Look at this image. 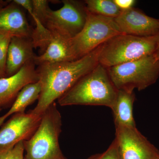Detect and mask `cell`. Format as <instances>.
Segmentation results:
<instances>
[{"label":"cell","instance_id":"1","mask_svg":"<svg viewBox=\"0 0 159 159\" xmlns=\"http://www.w3.org/2000/svg\"><path fill=\"white\" fill-rule=\"evenodd\" d=\"M102 45L76 60L39 65L36 70L41 84V91L36 106L29 112L41 116L55 100H58L79 80L93 70L99 64Z\"/></svg>","mask_w":159,"mask_h":159},{"label":"cell","instance_id":"2","mask_svg":"<svg viewBox=\"0 0 159 159\" xmlns=\"http://www.w3.org/2000/svg\"><path fill=\"white\" fill-rule=\"evenodd\" d=\"M117 93L107 68L99 63L60 97L57 102L61 106H104L111 109Z\"/></svg>","mask_w":159,"mask_h":159},{"label":"cell","instance_id":"3","mask_svg":"<svg viewBox=\"0 0 159 159\" xmlns=\"http://www.w3.org/2000/svg\"><path fill=\"white\" fill-rule=\"evenodd\" d=\"M61 117L54 102L42 116L38 127L24 142L25 159H67L60 147Z\"/></svg>","mask_w":159,"mask_h":159},{"label":"cell","instance_id":"4","mask_svg":"<svg viewBox=\"0 0 159 159\" xmlns=\"http://www.w3.org/2000/svg\"><path fill=\"white\" fill-rule=\"evenodd\" d=\"M156 46V36L118 34L101 46L99 63L108 68L140 59L154 54Z\"/></svg>","mask_w":159,"mask_h":159},{"label":"cell","instance_id":"5","mask_svg":"<svg viewBox=\"0 0 159 159\" xmlns=\"http://www.w3.org/2000/svg\"><path fill=\"white\" fill-rule=\"evenodd\" d=\"M110 78L117 89L143 90L156 82L159 60L154 54L107 68Z\"/></svg>","mask_w":159,"mask_h":159},{"label":"cell","instance_id":"6","mask_svg":"<svg viewBox=\"0 0 159 159\" xmlns=\"http://www.w3.org/2000/svg\"><path fill=\"white\" fill-rule=\"evenodd\" d=\"M122 34L115 19L88 11L85 25L77 35L70 39L76 59L92 52L114 36Z\"/></svg>","mask_w":159,"mask_h":159},{"label":"cell","instance_id":"7","mask_svg":"<svg viewBox=\"0 0 159 159\" xmlns=\"http://www.w3.org/2000/svg\"><path fill=\"white\" fill-rule=\"evenodd\" d=\"M63 6L57 10L49 9L43 25L48 30L63 37L72 39L85 25L88 11L84 2L63 0Z\"/></svg>","mask_w":159,"mask_h":159},{"label":"cell","instance_id":"8","mask_svg":"<svg viewBox=\"0 0 159 159\" xmlns=\"http://www.w3.org/2000/svg\"><path fill=\"white\" fill-rule=\"evenodd\" d=\"M116 141L122 159H159V151L136 128L116 126Z\"/></svg>","mask_w":159,"mask_h":159},{"label":"cell","instance_id":"9","mask_svg":"<svg viewBox=\"0 0 159 159\" xmlns=\"http://www.w3.org/2000/svg\"><path fill=\"white\" fill-rule=\"evenodd\" d=\"M42 116L29 112L17 113L0 129V153L13 148L19 142L28 140L36 130Z\"/></svg>","mask_w":159,"mask_h":159},{"label":"cell","instance_id":"10","mask_svg":"<svg viewBox=\"0 0 159 159\" xmlns=\"http://www.w3.org/2000/svg\"><path fill=\"white\" fill-rule=\"evenodd\" d=\"M115 20L122 34L150 37L159 33V19L150 17L134 7L121 11Z\"/></svg>","mask_w":159,"mask_h":159},{"label":"cell","instance_id":"11","mask_svg":"<svg viewBox=\"0 0 159 159\" xmlns=\"http://www.w3.org/2000/svg\"><path fill=\"white\" fill-rule=\"evenodd\" d=\"M34 61L26 63L16 74L0 78V109L15 100L22 89L39 80Z\"/></svg>","mask_w":159,"mask_h":159},{"label":"cell","instance_id":"12","mask_svg":"<svg viewBox=\"0 0 159 159\" xmlns=\"http://www.w3.org/2000/svg\"><path fill=\"white\" fill-rule=\"evenodd\" d=\"M33 48L31 37H11L6 58V77L14 75L26 63L34 61L36 56Z\"/></svg>","mask_w":159,"mask_h":159},{"label":"cell","instance_id":"13","mask_svg":"<svg viewBox=\"0 0 159 159\" xmlns=\"http://www.w3.org/2000/svg\"><path fill=\"white\" fill-rule=\"evenodd\" d=\"M33 31L18 5L12 2L0 8V33L11 37H31Z\"/></svg>","mask_w":159,"mask_h":159},{"label":"cell","instance_id":"14","mask_svg":"<svg viewBox=\"0 0 159 159\" xmlns=\"http://www.w3.org/2000/svg\"><path fill=\"white\" fill-rule=\"evenodd\" d=\"M51 32V39L46 50L41 55L35 57L34 63L39 65L44 63L65 62L77 60L71 47V39Z\"/></svg>","mask_w":159,"mask_h":159},{"label":"cell","instance_id":"15","mask_svg":"<svg viewBox=\"0 0 159 159\" xmlns=\"http://www.w3.org/2000/svg\"><path fill=\"white\" fill-rule=\"evenodd\" d=\"M135 96L134 91L118 90L116 101L111 109L116 126L136 127L133 116V105Z\"/></svg>","mask_w":159,"mask_h":159},{"label":"cell","instance_id":"16","mask_svg":"<svg viewBox=\"0 0 159 159\" xmlns=\"http://www.w3.org/2000/svg\"><path fill=\"white\" fill-rule=\"evenodd\" d=\"M41 91V84L39 80L29 84L24 87L18 94L13 104L7 113L0 119L3 122L6 118L17 113L25 112L26 108L38 100Z\"/></svg>","mask_w":159,"mask_h":159},{"label":"cell","instance_id":"17","mask_svg":"<svg viewBox=\"0 0 159 159\" xmlns=\"http://www.w3.org/2000/svg\"><path fill=\"white\" fill-rule=\"evenodd\" d=\"M84 3L88 12L104 17L116 19L122 11L113 0H86Z\"/></svg>","mask_w":159,"mask_h":159},{"label":"cell","instance_id":"18","mask_svg":"<svg viewBox=\"0 0 159 159\" xmlns=\"http://www.w3.org/2000/svg\"><path fill=\"white\" fill-rule=\"evenodd\" d=\"M11 36L0 33V71L6 76V58Z\"/></svg>","mask_w":159,"mask_h":159},{"label":"cell","instance_id":"19","mask_svg":"<svg viewBox=\"0 0 159 159\" xmlns=\"http://www.w3.org/2000/svg\"><path fill=\"white\" fill-rule=\"evenodd\" d=\"M31 1L33 14L43 25L47 12L50 9L49 1L47 0H31Z\"/></svg>","mask_w":159,"mask_h":159},{"label":"cell","instance_id":"20","mask_svg":"<svg viewBox=\"0 0 159 159\" xmlns=\"http://www.w3.org/2000/svg\"><path fill=\"white\" fill-rule=\"evenodd\" d=\"M87 159H122L119 152L118 144L116 139L113 141L108 148L102 153L92 156Z\"/></svg>","mask_w":159,"mask_h":159},{"label":"cell","instance_id":"21","mask_svg":"<svg viewBox=\"0 0 159 159\" xmlns=\"http://www.w3.org/2000/svg\"><path fill=\"white\" fill-rule=\"evenodd\" d=\"M24 142H19L8 151L0 153V159H25Z\"/></svg>","mask_w":159,"mask_h":159},{"label":"cell","instance_id":"22","mask_svg":"<svg viewBox=\"0 0 159 159\" xmlns=\"http://www.w3.org/2000/svg\"><path fill=\"white\" fill-rule=\"evenodd\" d=\"M114 2L121 11L133 8L136 1L134 0H113Z\"/></svg>","mask_w":159,"mask_h":159},{"label":"cell","instance_id":"23","mask_svg":"<svg viewBox=\"0 0 159 159\" xmlns=\"http://www.w3.org/2000/svg\"><path fill=\"white\" fill-rule=\"evenodd\" d=\"M157 46L156 51H155L154 56L158 60H159V33L157 34L156 36Z\"/></svg>","mask_w":159,"mask_h":159},{"label":"cell","instance_id":"24","mask_svg":"<svg viewBox=\"0 0 159 159\" xmlns=\"http://www.w3.org/2000/svg\"><path fill=\"white\" fill-rule=\"evenodd\" d=\"M6 77L5 76V75L4 74H2V72L0 71V78H2V77Z\"/></svg>","mask_w":159,"mask_h":159},{"label":"cell","instance_id":"25","mask_svg":"<svg viewBox=\"0 0 159 159\" xmlns=\"http://www.w3.org/2000/svg\"><path fill=\"white\" fill-rule=\"evenodd\" d=\"M1 111V109H0V111Z\"/></svg>","mask_w":159,"mask_h":159}]
</instances>
